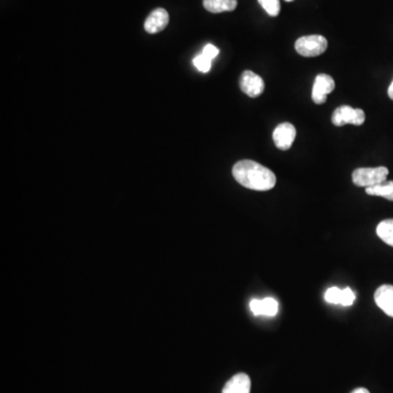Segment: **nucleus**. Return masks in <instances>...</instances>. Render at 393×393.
<instances>
[{"label":"nucleus","mask_w":393,"mask_h":393,"mask_svg":"<svg viewBox=\"0 0 393 393\" xmlns=\"http://www.w3.org/2000/svg\"><path fill=\"white\" fill-rule=\"evenodd\" d=\"M233 176L237 183L251 191H270L277 184L275 174L255 161L243 160L236 163Z\"/></svg>","instance_id":"nucleus-1"},{"label":"nucleus","mask_w":393,"mask_h":393,"mask_svg":"<svg viewBox=\"0 0 393 393\" xmlns=\"http://www.w3.org/2000/svg\"><path fill=\"white\" fill-rule=\"evenodd\" d=\"M389 170L385 166L379 168H362L353 172V183L358 187H373L386 182Z\"/></svg>","instance_id":"nucleus-2"},{"label":"nucleus","mask_w":393,"mask_h":393,"mask_svg":"<svg viewBox=\"0 0 393 393\" xmlns=\"http://www.w3.org/2000/svg\"><path fill=\"white\" fill-rule=\"evenodd\" d=\"M328 47L327 38L322 35H307L298 38L295 43L297 53L304 57L319 56Z\"/></svg>","instance_id":"nucleus-3"},{"label":"nucleus","mask_w":393,"mask_h":393,"mask_svg":"<svg viewBox=\"0 0 393 393\" xmlns=\"http://www.w3.org/2000/svg\"><path fill=\"white\" fill-rule=\"evenodd\" d=\"M365 113L363 109H353L348 105L337 107L332 114V124L337 127H342L344 125H354L360 126L365 122Z\"/></svg>","instance_id":"nucleus-4"},{"label":"nucleus","mask_w":393,"mask_h":393,"mask_svg":"<svg viewBox=\"0 0 393 393\" xmlns=\"http://www.w3.org/2000/svg\"><path fill=\"white\" fill-rule=\"evenodd\" d=\"M335 82L332 77L329 74H318L314 79V88H312V101L316 104H323L327 101V97L335 90Z\"/></svg>","instance_id":"nucleus-5"},{"label":"nucleus","mask_w":393,"mask_h":393,"mask_svg":"<svg viewBox=\"0 0 393 393\" xmlns=\"http://www.w3.org/2000/svg\"><path fill=\"white\" fill-rule=\"evenodd\" d=\"M239 86H241V91L248 95L249 97H260L264 93V88H266L262 77L250 72V70L243 72Z\"/></svg>","instance_id":"nucleus-6"},{"label":"nucleus","mask_w":393,"mask_h":393,"mask_svg":"<svg viewBox=\"0 0 393 393\" xmlns=\"http://www.w3.org/2000/svg\"><path fill=\"white\" fill-rule=\"evenodd\" d=\"M296 138V129L289 122H282L273 131L274 145L280 150L287 151L292 147Z\"/></svg>","instance_id":"nucleus-7"},{"label":"nucleus","mask_w":393,"mask_h":393,"mask_svg":"<svg viewBox=\"0 0 393 393\" xmlns=\"http://www.w3.org/2000/svg\"><path fill=\"white\" fill-rule=\"evenodd\" d=\"M170 22V15L163 8H157L149 15L145 22V29L147 33H159L164 30Z\"/></svg>","instance_id":"nucleus-8"},{"label":"nucleus","mask_w":393,"mask_h":393,"mask_svg":"<svg viewBox=\"0 0 393 393\" xmlns=\"http://www.w3.org/2000/svg\"><path fill=\"white\" fill-rule=\"evenodd\" d=\"M249 308L255 316L273 317L279 312V303L273 297H266L264 300L255 298L249 304Z\"/></svg>","instance_id":"nucleus-9"},{"label":"nucleus","mask_w":393,"mask_h":393,"mask_svg":"<svg viewBox=\"0 0 393 393\" xmlns=\"http://www.w3.org/2000/svg\"><path fill=\"white\" fill-rule=\"evenodd\" d=\"M375 302L385 314L393 318V285H381L375 293Z\"/></svg>","instance_id":"nucleus-10"},{"label":"nucleus","mask_w":393,"mask_h":393,"mask_svg":"<svg viewBox=\"0 0 393 393\" xmlns=\"http://www.w3.org/2000/svg\"><path fill=\"white\" fill-rule=\"evenodd\" d=\"M251 380L246 374L241 373L233 376L225 386L222 393H250Z\"/></svg>","instance_id":"nucleus-11"},{"label":"nucleus","mask_w":393,"mask_h":393,"mask_svg":"<svg viewBox=\"0 0 393 393\" xmlns=\"http://www.w3.org/2000/svg\"><path fill=\"white\" fill-rule=\"evenodd\" d=\"M203 7L212 13L233 11L237 7V0H203Z\"/></svg>","instance_id":"nucleus-12"},{"label":"nucleus","mask_w":393,"mask_h":393,"mask_svg":"<svg viewBox=\"0 0 393 393\" xmlns=\"http://www.w3.org/2000/svg\"><path fill=\"white\" fill-rule=\"evenodd\" d=\"M366 193L369 195L383 197L387 200L393 201V180H390V182L386 180L379 185L366 188Z\"/></svg>","instance_id":"nucleus-13"},{"label":"nucleus","mask_w":393,"mask_h":393,"mask_svg":"<svg viewBox=\"0 0 393 393\" xmlns=\"http://www.w3.org/2000/svg\"><path fill=\"white\" fill-rule=\"evenodd\" d=\"M377 235L381 241H385L389 246L393 247V218L383 220L377 226Z\"/></svg>","instance_id":"nucleus-14"},{"label":"nucleus","mask_w":393,"mask_h":393,"mask_svg":"<svg viewBox=\"0 0 393 393\" xmlns=\"http://www.w3.org/2000/svg\"><path fill=\"white\" fill-rule=\"evenodd\" d=\"M258 3L262 5L266 13L271 17H278L281 10L280 0H258Z\"/></svg>","instance_id":"nucleus-15"},{"label":"nucleus","mask_w":393,"mask_h":393,"mask_svg":"<svg viewBox=\"0 0 393 393\" xmlns=\"http://www.w3.org/2000/svg\"><path fill=\"white\" fill-rule=\"evenodd\" d=\"M341 297H342V289L337 287H330L325 294L326 302L332 305H340Z\"/></svg>","instance_id":"nucleus-16"},{"label":"nucleus","mask_w":393,"mask_h":393,"mask_svg":"<svg viewBox=\"0 0 393 393\" xmlns=\"http://www.w3.org/2000/svg\"><path fill=\"white\" fill-rule=\"evenodd\" d=\"M211 64H212V61L204 56L203 54L195 57V59H193V65H195V68L198 69L199 72H204V74L210 72Z\"/></svg>","instance_id":"nucleus-17"},{"label":"nucleus","mask_w":393,"mask_h":393,"mask_svg":"<svg viewBox=\"0 0 393 393\" xmlns=\"http://www.w3.org/2000/svg\"><path fill=\"white\" fill-rule=\"evenodd\" d=\"M355 294L353 292L352 289L350 287H345V289H342V297H341V304L342 306H345V307H348V306H352L355 302Z\"/></svg>","instance_id":"nucleus-18"},{"label":"nucleus","mask_w":393,"mask_h":393,"mask_svg":"<svg viewBox=\"0 0 393 393\" xmlns=\"http://www.w3.org/2000/svg\"><path fill=\"white\" fill-rule=\"evenodd\" d=\"M202 54L204 56L208 57V58H210L211 61H212V59L216 58V57L218 56V47H216V46L212 45V44H208V45L204 46Z\"/></svg>","instance_id":"nucleus-19"},{"label":"nucleus","mask_w":393,"mask_h":393,"mask_svg":"<svg viewBox=\"0 0 393 393\" xmlns=\"http://www.w3.org/2000/svg\"><path fill=\"white\" fill-rule=\"evenodd\" d=\"M352 393H371L367 389L365 388H358L355 390L353 391Z\"/></svg>","instance_id":"nucleus-20"},{"label":"nucleus","mask_w":393,"mask_h":393,"mask_svg":"<svg viewBox=\"0 0 393 393\" xmlns=\"http://www.w3.org/2000/svg\"><path fill=\"white\" fill-rule=\"evenodd\" d=\"M388 95L389 97H390V99L393 101V81L392 83L390 84V86H389Z\"/></svg>","instance_id":"nucleus-21"},{"label":"nucleus","mask_w":393,"mask_h":393,"mask_svg":"<svg viewBox=\"0 0 393 393\" xmlns=\"http://www.w3.org/2000/svg\"><path fill=\"white\" fill-rule=\"evenodd\" d=\"M285 1H287V3H291V1H293V0H285Z\"/></svg>","instance_id":"nucleus-22"}]
</instances>
